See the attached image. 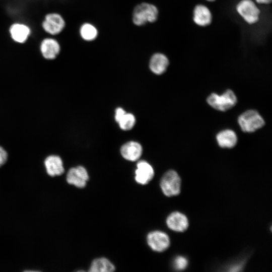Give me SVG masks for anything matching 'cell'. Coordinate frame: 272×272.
<instances>
[{
    "label": "cell",
    "mask_w": 272,
    "mask_h": 272,
    "mask_svg": "<svg viewBox=\"0 0 272 272\" xmlns=\"http://www.w3.org/2000/svg\"><path fill=\"white\" fill-rule=\"evenodd\" d=\"M159 14L156 6L150 3L142 2L134 7L131 16L132 22L136 26L153 23L158 20Z\"/></svg>",
    "instance_id": "cell-1"
},
{
    "label": "cell",
    "mask_w": 272,
    "mask_h": 272,
    "mask_svg": "<svg viewBox=\"0 0 272 272\" xmlns=\"http://www.w3.org/2000/svg\"><path fill=\"white\" fill-rule=\"evenodd\" d=\"M236 11L242 19L249 25L257 23L260 17V10L252 0H241L236 6Z\"/></svg>",
    "instance_id": "cell-2"
},
{
    "label": "cell",
    "mask_w": 272,
    "mask_h": 272,
    "mask_svg": "<svg viewBox=\"0 0 272 272\" xmlns=\"http://www.w3.org/2000/svg\"><path fill=\"white\" fill-rule=\"evenodd\" d=\"M66 22L63 17L57 12L47 13L41 22L43 30L51 36L60 34L65 29Z\"/></svg>",
    "instance_id": "cell-3"
},
{
    "label": "cell",
    "mask_w": 272,
    "mask_h": 272,
    "mask_svg": "<svg viewBox=\"0 0 272 272\" xmlns=\"http://www.w3.org/2000/svg\"><path fill=\"white\" fill-rule=\"evenodd\" d=\"M238 122L242 130L252 132L262 127L264 121L259 113L254 110H247L238 117Z\"/></svg>",
    "instance_id": "cell-4"
},
{
    "label": "cell",
    "mask_w": 272,
    "mask_h": 272,
    "mask_svg": "<svg viewBox=\"0 0 272 272\" xmlns=\"http://www.w3.org/2000/svg\"><path fill=\"white\" fill-rule=\"evenodd\" d=\"M208 103L214 109L225 111L234 106L237 103V97L231 90H227L223 94H211L207 98Z\"/></svg>",
    "instance_id": "cell-5"
},
{
    "label": "cell",
    "mask_w": 272,
    "mask_h": 272,
    "mask_svg": "<svg viewBox=\"0 0 272 272\" xmlns=\"http://www.w3.org/2000/svg\"><path fill=\"white\" fill-rule=\"evenodd\" d=\"M160 187L163 193L167 196L179 194L181 179L177 173L172 170L167 171L161 179Z\"/></svg>",
    "instance_id": "cell-6"
},
{
    "label": "cell",
    "mask_w": 272,
    "mask_h": 272,
    "mask_svg": "<svg viewBox=\"0 0 272 272\" xmlns=\"http://www.w3.org/2000/svg\"><path fill=\"white\" fill-rule=\"evenodd\" d=\"M39 48L42 57L47 60L55 59L61 51L59 41L52 36L43 38L40 42Z\"/></svg>",
    "instance_id": "cell-7"
},
{
    "label": "cell",
    "mask_w": 272,
    "mask_h": 272,
    "mask_svg": "<svg viewBox=\"0 0 272 272\" xmlns=\"http://www.w3.org/2000/svg\"><path fill=\"white\" fill-rule=\"evenodd\" d=\"M9 33L11 39L19 44L25 43L30 38L32 30L27 24L22 22H15L9 28Z\"/></svg>",
    "instance_id": "cell-8"
},
{
    "label": "cell",
    "mask_w": 272,
    "mask_h": 272,
    "mask_svg": "<svg viewBox=\"0 0 272 272\" xmlns=\"http://www.w3.org/2000/svg\"><path fill=\"white\" fill-rule=\"evenodd\" d=\"M148 245L154 251L162 252L169 246L170 242L168 235L161 231L150 232L147 237Z\"/></svg>",
    "instance_id": "cell-9"
},
{
    "label": "cell",
    "mask_w": 272,
    "mask_h": 272,
    "mask_svg": "<svg viewBox=\"0 0 272 272\" xmlns=\"http://www.w3.org/2000/svg\"><path fill=\"white\" fill-rule=\"evenodd\" d=\"M88 179L89 175L87 170L81 166L71 168L66 175L68 183L79 188L84 187Z\"/></svg>",
    "instance_id": "cell-10"
},
{
    "label": "cell",
    "mask_w": 272,
    "mask_h": 272,
    "mask_svg": "<svg viewBox=\"0 0 272 272\" xmlns=\"http://www.w3.org/2000/svg\"><path fill=\"white\" fill-rule=\"evenodd\" d=\"M192 20L193 22L198 26H208L212 22V12L206 5L197 4L195 6L193 10Z\"/></svg>",
    "instance_id": "cell-11"
},
{
    "label": "cell",
    "mask_w": 272,
    "mask_h": 272,
    "mask_svg": "<svg viewBox=\"0 0 272 272\" xmlns=\"http://www.w3.org/2000/svg\"><path fill=\"white\" fill-rule=\"evenodd\" d=\"M154 175V171L152 166L145 161H140L137 165L135 170V180L140 184L148 183Z\"/></svg>",
    "instance_id": "cell-12"
},
{
    "label": "cell",
    "mask_w": 272,
    "mask_h": 272,
    "mask_svg": "<svg viewBox=\"0 0 272 272\" xmlns=\"http://www.w3.org/2000/svg\"><path fill=\"white\" fill-rule=\"evenodd\" d=\"M169 64L168 57L161 52H156L151 56L149 66L151 71L156 75H162L166 72Z\"/></svg>",
    "instance_id": "cell-13"
},
{
    "label": "cell",
    "mask_w": 272,
    "mask_h": 272,
    "mask_svg": "<svg viewBox=\"0 0 272 272\" xmlns=\"http://www.w3.org/2000/svg\"><path fill=\"white\" fill-rule=\"evenodd\" d=\"M166 224L168 228L173 231L183 232L187 229L189 223L185 215L178 212H174L168 216Z\"/></svg>",
    "instance_id": "cell-14"
},
{
    "label": "cell",
    "mask_w": 272,
    "mask_h": 272,
    "mask_svg": "<svg viewBox=\"0 0 272 272\" xmlns=\"http://www.w3.org/2000/svg\"><path fill=\"white\" fill-rule=\"evenodd\" d=\"M44 164L47 173L50 176H59L64 172L62 160L58 155L48 156L44 160Z\"/></svg>",
    "instance_id": "cell-15"
},
{
    "label": "cell",
    "mask_w": 272,
    "mask_h": 272,
    "mask_svg": "<svg viewBox=\"0 0 272 272\" xmlns=\"http://www.w3.org/2000/svg\"><path fill=\"white\" fill-rule=\"evenodd\" d=\"M143 152L141 145L135 142L130 141L124 144L120 149L122 156L126 160L135 161L141 157Z\"/></svg>",
    "instance_id": "cell-16"
},
{
    "label": "cell",
    "mask_w": 272,
    "mask_h": 272,
    "mask_svg": "<svg viewBox=\"0 0 272 272\" xmlns=\"http://www.w3.org/2000/svg\"><path fill=\"white\" fill-rule=\"evenodd\" d=\"M115 119L120 127L125 130L131 129L135 122V118L133 114L126 113L120 107L115 110Z\"/></svg>",
    "instance_id": "cell-17"
},
{
    "label": "cell",
    "mask_w": 272,
    "mask_h": 272,
    "mask_svg": "<svg viewBox=\"0 0 272 272\" xmlns=\"http://www.w3.org/2000/svg\"><path fill=\"white\" fill-rule=\"evenodd\" d=\"M218 145L223 148L234 147L237 141L236 133L231 129H225L219 132L216 136Z\"/></svg>",
    "instance_id": "cell-18"
},
{
    "label": "cell",
    "mask_w": 272,
    "mask_h": 272,
    "mask_svg": "<svg viewBox=\"0 0 272 272\" xmlns=\"http://www.w3.org/2000/svg\"><path fill=\"white\" fill-rule=\"evenodd\" d=\"M79 32L81 38L86 42L95 40L99 34L97 27L89 22L83 23L80 27Z\"/></svg>",
    "instance_id": "cell-19"
},
{
    "label": "cell",
    "mask_w": 272,
    "mask_h": 272,
    "mask_svg": "<svg viewBox=\"0 0 272 272\" xmlns=\"http://www.w3.org/2000/svg\"><path fill=\"white\" fill-rule=\"evenodd\" d=\"M115 266L108 259L104 257L94 259L89 268L91 272H111L115 270Z\"/></svg>",
    "instance_id": "cell-20"
},
{
    "label": "cell",
    "mask_w": 272,
    "mask_h": 272,
    "mask_svg": "<svg viewBox=\"0 0 272 272\" xmlns=\"http://www.w3.org/2000/svg\"><path fill=\"white\" fill-rule=\"evenodd\" d=\"M188 264L187 259L184 256H177L173 262L174 268L179 270H183L185 269Z\"/></svg>",
    "instance_id": "cell-21"
},
{
    "label": "cell",
    "mask_w": 272,
    "mask_h": 272,
    "mask_svg": "<svg viewBox=\"0 0 272 272\" xmlns=\"http://www.w3.org/2000/svg\"><path fill=\"white\" fill-rule=\"evenodd\" d=\"M8 159V153L6 150L0 146V167L6 163Z\"/></svg>",
    "instance_id": "cell-22"
},
{
    "label": "cell",
    "mask_w": 272,
    "mask_h": 272,
    "mask_svg": "<svg viewBox=\"0 0 272 272\" xmlns=\"http://www.w3.org/2000/svg\"><path fill=\"white\" fill-rule=\"evenodd\" d=\"M272 0H255V2L258 5H267L271 3Z\"/></svg>",
    "instance_id": "cell-23"
},
{
    "label": "cell",
    "mask_w": 272,
    "mask_h": 272,
    "mask_svg": "<svg viewBox=\"0 0 272 272\" xmlns=\"http://www.w3.org/2000/svg\"><path fill=\"white\" fill-rule=\"evenodd\" d=\"M207 2H215V1L216 0H205Z\"/></svg>",
    "instance_id": "cell-24"
}]
</instances>
